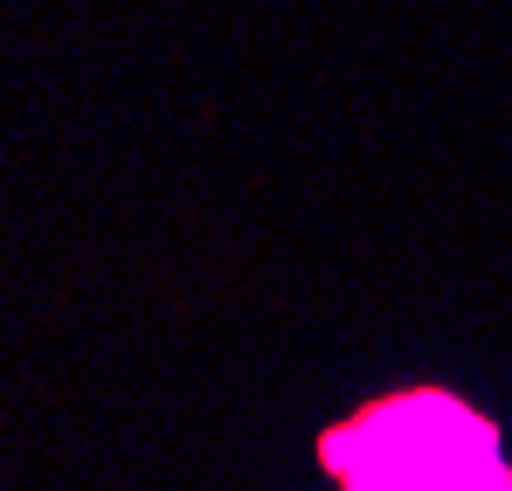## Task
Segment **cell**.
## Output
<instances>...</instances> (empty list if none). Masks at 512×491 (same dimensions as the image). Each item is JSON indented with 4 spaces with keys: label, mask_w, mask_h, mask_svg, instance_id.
Returning a JSON list of instances; mask_svg holds the SVG:
<instances>
[{
    "label": "cell",
    "mask_w": 512,
    "mask_h": 491,
    "mask_svg": "<svg viewBox=\"0 0 512 491\" xmlns=\"http://www.w3.org/2000/svg\"><path fill=\"white\" fill-rule=\"evenodd\" d=\"M340 491H512L492 422L450 395H395L326 436Z\"/></svg>",
    "instance_id": "cell-1"
}]
</instances>
